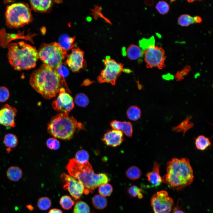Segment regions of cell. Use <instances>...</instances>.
Masks as SVG:
<instances>
[{
  "instance_id": "obj_1",
  "label": "cell",
  "mask_w": 213,
  "mask_h": 213,
  "mask_svg": "<svg viewBox=\"0 0 213 213\" xmlns=\"http://www.w3.org/2000/svg\"><path fill=\"white\" fill-rule=\"evenodd\" d=\"M63 79L56 69L43 64L31 74L30 83L44 98L50 99L59 91Z\"/></svg>"
},
{
  "instance_id": "obj_2",
  "label": "cell",
  "mask_w": 213,
  "mask_h": 213,
  "mask_svg": "<svg viewBox=\"0 0 213 213\" xmlns=\"http://www.w3.org/2000/svg\"><path fill=\"white\" fill-rule=\"evenodd\" d=\"M167 165V173L162 180L169 187L180 190L192 183L193 172L188 158H174L168 161Z\"/></svg>"
},
{
  "instance_id": "obj_3",
  "label": "cell",
  "mask_w": 213,
  "mask_h": 213,
  "mask_svg": "<svg viewBox=\"0 0 213 213\" xmlns=\"http://www.w3.org/2000/svg\"><path fill=\"white\" fill-rule=\"evenodd\" d=\"M66 169L71 176L83 185L84 193H92L95 189L101 185L107 183L109 179L107 175L104 173L96 174L91 164L88 161L82 164L75 159L70 160Z\"/></svg>"
},
{
  "instance_id": "obj_4",
  "label": "cell",
  "mask_w": 213,
  "mask_h": 213,
  "mask_svg": "<svg viewBox=\"0 0 213 213\" xmlns=\"http://www.w3.org/2000/svg\"><path fill=\"white\" fill-rule=\"evenodd\" d=\"M8 49L9 62L14 69L20 71L35 67L39 57L35 47L20 41L10 43Z\"/></svg>"
},
{
  "instance_id": "obj_5",
  "label": "cell",
  "mask_w": 213,
  "mask_h": 213,
  "mask_svg": "<svg viewBox=\"0 0 213 213\" xmlns=\"http://www.w3.org/2000/svg\"><path fill=\"white\" fill-rule=\"evenodd\" d=\"M84 126L72 116L64 113L53 117L48 125V132L55 138L69 140L77 131L84 130Z\"/></svg>"
},
{
  "instance_id": "obj_6",
  "label": "cell",
  "mask_w": 213,
  "mask_h": 213,
  "mask_svg": "<svg viewBox=\"0 0 213 213\" xmlns=\"http://www.w3.org/2000/svg\"><path fill=\"white\" fill-rule=\"evenodd\" d=\"M139 44L147 68L156 67L162 69L165 66V51L162 47L155 45L153 37L148 39L143 38L139 41Z\"/></svg>"
},
{
  "instance_id": "obj_7",
  "label": "cell",
  "mask_w": 213,
  "mask_h": 213,
  "mask_svg": "<svg viewBox=\"0 0 213 213\" xmlns=\"http://www.w3.org/2000/svg\"><path fill=\"white\" fill-rule=\"evenodd\" d=\"M31 17L29 7L22 3L13 4L8 6L5 12L7 25L11 28L23 27L30 21Z\"/></svg>"
},
{
  "instance_id": "obj_8",
  "label": "cell",
  "mask_w": 213,
  "mask_h": 213,
  "mask_svg": "<svg viewBox=\"0 0 213 213\" xmlns=\"http://www.w3.org/2000/svg\"><path fill=\"white\" fill-rule=\"evenodd\" d=\"M66 53L67 51L56 42L43 45L38 53L39 58L43 64L56 69L62 64Z\"/></svg>"
},
{
  "instance_id": "obj_9",
  "label": "cell",
  "mask_w": 213,
  "mask_h": 213,
  "mask_svg": "<svg viewBox=\"0 0 213 213\" xmlns=\"http://www.w3.org/2000/svg\"><path fill=\"white\" fill-rule=\"evenodd\" d=\"M103 62L105 68L101 71L97 78L99 83H110L114 85L122 72L130 73L133 72L130 69L124 68L122 64L117 62L109 57H106Z\"/></svg>"
},
{
  "instance_id": "obj_10",
  "label": "cell",
  "mask_w": 213,
  "mask_h": 213,
  "mask_svg": "<svg viewBox=\"0 0 213 213\" xmlns=\"http://www.w3.org/2000/svg\"><path fill=\"white\" fill-rule=\"evenodd\" d=\"M151 202L154 213H169L174 204L173 199L164 190L158 191L154 194Z\"/></svg>"
},
{
  "instance_id": "obj_11",
  "label": "cell",
  "mask_w": 213,
  "mask_h": 213,
  "mask_svg": "<svg viewBox=\"0 0 213 213\" xmlns=\"http://www.w3.org/2000/svg\"><path fill=\"white\" fill-rule=\"evenodd\" d=\"M61 178L64 183V189L67 190L75 199H79L85 192V188L80 181L71 175L63 173Z\"/></svg>"
},
{
  "instance_id": "obj_12",
  "label": "cell",
  "mask_w": 213,
  "mask_h": 213,
  "mask_svg": "<svg viewBox=\"0 0 213 213\" xmlns=\"http://www.w3.org/2000/svg\"><path fill=\"white\" fill-rule=\"evenodd\" d=\"M59 92L57 98L52 103V106L57 111L69 114V112L74 107L73 99L66 92L64 88H61Z\"/></svg>"
},
{
  "instance_id": "obj_13",
  "label": "cell",
  "mask_w": 213,
  "mask_h": 213,
  "mask_svg": "<svg viewBox=\"0 0 213 213\" xmlns=\"http://www.w3.org/2000/svg\"><path fill=\"white\" fill-rule=\"evenodd\" d=\"M84 52L80 49H73L71 53L67 56L66 64L73 72L78 71L83 67Z\"/></svg>"
},
{
  "instance_id": "obj_14",
  "label": "cell",
  "mask_w": 213,
  "mask_h": 213,
  "mask_svg": "<svg viewBox=\"0 0 213 213\" xmlns=\"http://www.w3.org/2000/svg\"><path fill=\"white\" fill-rule=\"evenodd\" d=\"M17 112L15 108L8 104L4 105L0 109V125L14 128L16 126L15 117Z\"/></svg>"
},
{
  "instance_id": "obj_15",
  "label": "cell",
  "mask_w": 213,
  "mask_h": 213,
  "mask_svg": "<svg viewBox=\"0 0 213 213\" xmlns=\"http://www.w3.org/2000/svg\"><path fill=\"white\" fill-rule=\"evenodd\" d=\"M101 140L107 146L116 147L121 144L124 141V138L122 132L113 129L106 132Z\"/></svg>"
},
{
  "instance_id": "obj_16",
  "label": "cell",
  "mask_w": 213,
  "mask_h": 213,
  "mask_svg": "<svg viewBox=\"0 0 213 213\" xmlns=\"http://www.w3.org/2000/svg\"><path fill=\"white\" fill-rule=\"evenodd\" d=\"M160 164L154 161V167L152 171L146 174L147 180L154 187L159 186L162 182V178L159 174V169Z\"/></svg>"
},
{
  "instance_id": "obj_17",
  "label": "cell",
  "mask_w": 213,
  "mask_h": 213,
  "mask_svg": "<svg viewBox=\"0 0 213 213\" xmlns=\"http://www.w3.org/2000/svg\"><path fill=\"white\" fill-rule=\"evenodd\" d=\"M110 125L113 129L119 130L128 136L130 137L132 135L133 127L130 122H122L115 120L111 122Z\"/></svg>"
},
{
  "instance_id": "obj_18",
  "label": "cell",
  "mask_w": 213,
  "mask_h": 213,
  "mask_svg": "<svg viewBox=\"0 0 213 213\" xmlns=\"http://www.w3.org/2000/svg\"><path fill=\"white\" fill-rule=\"evenodd\" d=\"M202 21L201 17L199 16H192L187 14H184L178 17V22L180 25L187 27L193 24L200 23Z\"/></svg>"
},
{
  "instance_id": "obj_19",
  "label": "cell",
  "mask_w": 213,
  "mask_h": 213,
  "mask_svg": "<svg viewBox=\"0 0 213 213\" xmlns=\"http://www.w3.org/2000/svg\"><path fill=\"white\" fill-rule=\"evenodd\" d=\"M32 8L36 11L44 12L49 9L52 4L51 0H30Z\"/></svg>"
},
{
  "instance_id": "obj_20",
  "label": "cell",
  "mask_w": 213,
  "mask_h": 213,
  "mask_svg": "<svg viewBox=\"0 0 213 213\" xmlns=\"http://www.w3.org/2000/svg\"><path fill=\"white\" fill-rule=\"evenodd\" d=\"M23 173L21 168L17 166H12L7 170V176L8 179L13 182H17L22 177Z\"/></svg>"
},
{
  "instance_id": "obj_21",
  "label": "cell",
  "mask_w": 213,
  "mask_h": 213,
  "mask_svg": "<svg viewBox=\"0 0 213 213\" xmlns=\"http://www.w3.org/2000/svg\"><path fill=\"white\" fill-rule=\"evenodd\" d=\"M125 54L130 59L136 60L142 57V51L140 46L131 44L126 49Z\"/></svg>"
},
{
  "instance_id": "obj_22",
  "label": "cell",
  "mask_w": 213,
  "mask_h": 213,
  "mask_svg": "<svg viewBox=\"0 0 213 213\" xmlns=\"http://www.w3.org/2000/svg\"><path fill=\"white\" fill-rule=\"evenodd\" d=\"M75 38L67 34H63L59 37L58 44L63 49L67 51L73 46V43Z\"/></svg>"
},
{
  "instance_id": "obj_23",
  "label": "cell",
  "mask_w": 213,
  "mask_h": 213,
  "mask_svg": "<svg viewBox=\"0 0 213 213\" xmlns=\"http://www.w3.org/2000/svg\"><path fill=\"white\" fill-rule=\"evenodd\" d=\"M3 141L5 146L7 147V151H10L11 149L15 148L17 146L18 140L15 135L8 133L5 135Z\"/></svg>"
},
{
  "instance_id": "obj_24",
  "label": "cell",
  "mask_w": 213,
  "mask_h": 213,
  "mask_svg": "<svg viewBox=\"0 0 213 213\" xmlns=\"http://www.w3.org/2000/svg\"><path fill=\"white\" fill-rule=\"evenodd\" d=\"M140 109L137 106L134 105L130 106L126 112L128 117L130 120L136 121L139 119L141 116Z\"/></svg>"
},
{
  "instance_id": "obj_25",
  "label": "cell",
  "mask_w": 213,
  "mask_h": 213,
  "mask_svg": "<svg viewBox=\"0 0 213 213\" xmlns=\"http://www.w3.org/2000/svg\"><path fill=\"white\" fill-rule=\"evenodd\" d=\"M195 143L196 148L201 150H204L211 145L208 138L203 135H200L196 139Z\"/></svg>"
},
{
  "instance_id": "obj_26",
  "label": "cell",
  "mask_w": 213,
  "mask_h": 213,
  "mask_svg": "<svg viewBox=\"0 0 213 213\" xmlns=\"http://www.w3.org/2000/svg\"><path fill=\"white\" fill-rule=\"evenodd\" d=\"M92 204L96 209H102L106 206L107 201L106 199L100 195H96L92 198Z\"/></svg>"
},
{
  "instance_id": "obj_27",
  "label": "cell",
  "mask_w": 213,
  "mask_h": 213,
  "mask_svg": "<svg viewBox=\"0 0 213 213\" xmlns=\"http://www.w3.org/2000/svg\"><path fill=\"white\" fill-rule=\"evenodd\" d=\"M126 175L131 180H136L140 178L142 175V172L139 168L133 166L130 167L126 172Z\"/></svg>"
},
{
  "instance_id": "obj_28",
  "label": "cell",
  "mask_w": 213,
  "mask_h": 213,
  "mask_svg": "<svg viewBox=\"0 0 213 213\" xmlns=\"http://www.w3.org/2000/svg\"><path fill=\"white\" fill-rule=\"evenodd\" d=\"M191 118V116L188 117L179 125L174 128L173 130L178 132L183 131L184 134L186 131L193 126V124L190 121Z\"/></svg>"
},
{
  "instance_id": "obj_29",
  "label": "cell",
  "mask_w": 213,
  "mask_h": 213,
  "mask_svg": "<svg viewBox=\"0 0 213 213\" xmlns=\"http://www.w3.org/2000/svg\"><path fill=\"white\" fill-rule=\"evenodd\" d=\"M90 209L88 205L82 201L76 203L73 210L74 213H90Z\"/></svg>"
},
{
  "instance_id": "obj_30",
  "label": "cell",
  "mask_w": 213,
  "mask_h": 213,
  "mask_svg": "<svg viewBox=\"0 0 213 213\" xmlns=\"http://www.w3.org/2000/svg\"><path fill=\"white\" fill-rule=\"evenodd\" d=\"M75 101L77 105L82 107L86 106L89 103V100L88 97L82 93H79L76 95Z\"/></svg>"
},
{
  "instance_id": "obj_31",
  "label": "cell",
  "mask_w": 213,
  "mask_h": 213,
  "mask_svg": "<svg viewBox=\"0 0 213 213\" xmlns=\"http://www.w3.org/2000/svg\"><path fill=\"white\" fill-rule=\"evenodd\" d=\"M59 203L64 209L69 210L74 205V202L70 196L65 195L61 198Z\"/></svg>"
},
{
  "instance_id": "obj_32",
  "label": "cell",
  "mask_w": 213,
  "mask_h": 213,
  "mask_svg": "<svg viewBox=\"0 0 213 213\" xmlns=\"http://www.w3.org/2000/svg\"><path fill=\"white\" fill-rule=\"evenodd\" d=\"M51 205V201L47 197H41L38 200L37 206L41 210H46L50 207Z\"/></svg>"
},
{
  "instance_id": "obj_33",
  "label": "cell",
  "mask_w": 213,
  "mask_h": 213,
  "mask_svg": "<svg viewBox=\"0 0 213 213\" xmlns=\"http://www.w3.org/2000/svg\"><path fill=\"white\" fill-rule=\"evenodd\" d=\"M155 8L159 14L164 15L168 12L170 9V6L169 4L166 1H162L157 3Z\"/></svg>"
},
{
  "instance_id": "obj_34",
  "label": "cell",
  "mask_w": 213,
  "mask_h": 213,
  "mask_svg": "<svg viewBox=\"0 0 213 213\" xmlns=\"http://www.w3.org/2000/svg\"><path fill=\"white\" fill-rule=\"evenodd\" d=\"M113 188L112 186L108 183L102 184L99 186L98 191L100 195L103 196H110L112 193Z\"/></svg>"
},
{
  "instance_id": "obj_35",
  "label": "cell",
  "mask_w": 213,
  "mask_h": 213,
  "mask_svg": "<svg viewBox=\"0 0 213 213\" xmlns=\"http://www.w3.org/2000/svg\"><path fill=\"white\" fill-rule=\"evenodd\" d=\"M89 156L85 150H82L78 151L75 155V159L79 163L83 164L88 161Z\"/></svg>"
},
{
  "instance_id": "obj_36",
  "label": "cell",
  "mask_w": 213,
  "mask_h": 213,
  "mask_svg": "<svg viewBox=\"0 0 213 213\" xmlns=\"http://www.w3.org/2000/svg\"><path fill=\"white\" fill-rule=\"evenodd\" d=\"M191 70V66L186 65L181 70L177 72L175 75V78L177 81L181 80Z\"/></svg>"
},
{
  "instance_id": "obj_37",
  "label": "cell",
  "mask_w": 213,
  "mask_h": 213,
  "mask_svg": "<svg viewBox=\"0 0 213 213\" xmlns=\"http://www.w3.org/2000/svg\"><path fill=\"white\" fill-rule=\"evenodd\" d=\"M128 192L130 195L133 197L137 196L140 199L143 197V195L141 193V189L136 186L133 185L129 187L128 189Z\"/></svg>"
},
{
  "instance_id": "obj_38",
  "label": "cell",
  "mask_w": 213,
  "mask_h": 213,
  "mask_svg": "<svg viewBox=\"0 0 213 213\" xmlns=\"http://www.w3.org/2000/svg\"><path fill=\"white\" fill-rule=\"evenodd\" d=\"M9 96L8 89L6 87H0V102H3L8 100Z\"/></svg>"
},
{
  "instance_id": "obj_39",
  "label": "cell",
  "mask_w": 213,
  "mask_h": 213,
  "mask_svg": "<svg viewBox=\"0 0 213 213\" xmlns=\"http://www.w3.org/2000/svg\"><path fill=\"white\" fill-rule=\"evenodd\" d=\"M46 145L50 149L54 150L58 149L60 145L59 141L53 138L48 139L46 141Z\"/></svg>"
},
{
  "instance_id": "obj_40",
  "label": "cell",
  "mask_w": 213,
  "mask_h": 213,
  "mask_svg": "<svg viewBox=\"0 0 213 213\" xmlns=\"http://www.w3.org/2000/svg\"><path fill=\"white\" fill-rule=\"evenodd\" d=\"M57 70L60 75L63 78L67 76L69 74V71L66 67L62 64H61Z\"/></svg>"
},
{
  "instance_id": "obj_41",
  "label": "cell",
  "mask_w": 213,
  "mask_h": 213,
  "mask_svg": "<svg viewBox=\"0 0 213 213\" xmlns=\"http://www.w3.org/2000/svg\"><path fill=\"white\" fill-rule=\"evenodd\" d=\"M48 213H63L62 211L59 209H51Z\"/></svg>"
},
{
  "instance_id": "obj_42",
  "label": "cell",
  "mask_w": 213,
  "mask_h": 213,
  "mask_svg": "<svg viewBox=\"0 0 213 213\" xmlns=\"http://www.w3.org/2000/svg\"><path fill=\"white\" fill-rule=\"evenodd\" d=\"M173 213H185L183 211L178 209V208L174 209Z\"/></svg>"
}]
</instances>
